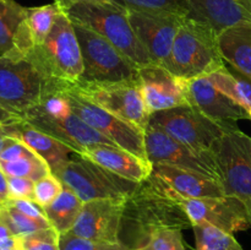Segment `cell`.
Here are the masks:
<instances>
[{"mask_svg": "<svg viewBox=\"0 0 251 250\" xmlns=\"http://www.w3.org/2000/svg\"><path fill=\"white\" fill-rule=\"evenodd\" d=\"M181 232L176 228L158 229L150 235L147 244L153 250H186Z\"/></svg>", "mask_w": 251, "mask_h": 250, "instance_id": "obj_35", "label": "cell"}, {"mask_svg": "<svg viewBox=\"0 0 251 250\" xmlns=\"http://www.w3.org/2000/svg\"><path fill=\"white\" fill-rule=\"evenodd\" d=\"M0 167L7 176H19V178L37 180L51 173L50 167L36 152L22 158L9 162H0Z\"/></svg>", "mask_w": 251, "mask_h": 250, "instance_id": "obj_29", "label": "cell"}, {"mask_svg": "<svg viewBox=\"0 0 251 250\" xmlns=\"http://www.w3.org/2000/svg\"><path fill=\"white\" fill-rule=\"evenodd\" d=\"M70 87L98 107L146 130L151 114L142 100L137 78L118 82L78 81Z\"/></svg>", "mask_w": 251, "mask_h": 250, "instance_id": "obj_10", "label": "cell"}, {"mask_svg": "<svg viewBox=\"0 0 251 250\" xmlns=\"http://www.w3.org/2000/svg\"><path fill=\"white\" fill-rule=\"evenodd\" d=\"M9 199H29L33 200L34 181L27 178L7 176Z\"/></svg>", "mask_w": 251, "mask_h": 250, "instance_id": "obj_37", "label": "cell"}, {"mask_svg": "<svg viewBox=\"0 0 251 250\" xmlns=\"http://www.w3.org/2000/svg\"><path fill=\"white\" fill-rule=\"evenodd\" d=\"M176 194L193 225H210L232 234L251 228L247 208L234 196L188 199Z\"/></svg>", "mask_w": 251, "mask_h": 250, "instance_id": "obj_13", "label": "cell"}, {"mask_svg": "<svg viewBox=\"0 0 251 250\" xmlns=\"http://www.w3.org/2000/svg\"><path fill=\"white\" fill-rule=\"evenodd\" d=\"M127 10L152 12V14L176 15L186 17L189 6L186 0H114Z\"/></svg>", "mask_w": 251, "mask_h": 250, "instance_id": "obj_30", "label": "cell"}, {"mask_svg": "<svg viewBox=\"0 0 251 250\" xmlns=\"http://www.w3.org/2000/svg\"><path fill=\"white\" fill-rule=\"evenodd\" d=\"M218 49L225 63L251 81V28L232 27L217 34Z\"/></svg>", "mask_w": 251, "mask_h": 250, "instance_id": "obj_24", "label": "cell"}, {"mask_svg": "<svg viewBox=\"0 0 251 250\" xmlns=\"http://www.w3.org/2000/svg\"><path fill=\"white\" fill-rule=\"evenodd\" d=\"M80 156L135 183H142L152 173L151 162L145 161L115 145H90L82 150Z\"/></svg>", "mask_w": 251, "mask_h": 250, "instance_id": "obj_20", "label": "cell"}, {"mask_svg": "<svg viewBox=\"0 0 251 250\" xmlns=\"http://www.w3.org/2000/svg\"><path fill=\"white\" fill-rule=\"evenodd\" d=\"M1 202H2V201H1V200H0V203H1Z\"/></svg>", "mask_w": 251, "mask_h": 250, "instance_id": "obj_45", "label": "cell"}, {"mask_svg": "<svg viewBox=\"0 0 251 250\" xmlns=\"http://www.w3.org/2000/svg\"><path fill=\"white\" fill-rule=\"evenodd\" d=\"M211 154L226 195L242 201L251 225V137L240 129L227 132L215 142Z\"/></svg>", "mask_w": 251, "mask_h": 250, "instance_id": "obj_6", "label": "cell"}, {"mask_svg": "<svg viewBox=\"0 0 251 250\" xmlns=\"http://www.w3.org/2000/svg\"><path fill=\"white\" fill-rule=\"evenodd\" d=\"M150 124L156 125L199 153H210L218 139L239 129L237 124L226 125L215 122L193 105H180L153 113L150 118Z\"/></svg>", "mask_w": 251, "mask_h": 250, "instance_id": "obj_7", "label": "cell"}, {"mask_svg": "<svg viewBox=\"0 0 251 250\" xmlns=\"http://www.w3.org/2000/svg\"><path fill=\"white\" fill-rule=\"evenodd\" d=\"M126 12L132 31L147 50L152 63L166 68L183 17L135 10Z\"/></svg>", "mask_w": 251, "mask_h": 250, "instance_id": "obj_16", "label": "cell"}, {"mask_svg": "<svg viewBox=\"0 0 251 250\" xmlns=\"http://www.w3.org/2000/svg\"><path fill=\"white\" fill-rule=\"evenodd\" d=\"M223 65L216 32L203 22L183 17L166 68L179 77L191 80L207 76Z\"/></svg>", "mask_w": 251, "mask_h": 250, "instance_id": "obj_3", "label": "cell"}, {"mask_svg": "<svg viewBox=\"0 0 251 250\" xmlns=\"http://www.w3.org/2000/svg\"><path fill=\"white\" fill-rule=\"evenodd\" d=\"M249 114H250V120H251V110L249 112Z\"/></svg>", "mask_w": 251, "mask_h": 250, "instance_id": "obj_44", "label": "cell"}, {"mask_svg": "<svg viewBox=\"0 0 251 250\" xmlns=\"http://www.w3.org/2000/svg\"><path fill=\"white\" fill-rule=\"evenodd\" d=\"M0 250H20L17 248H6V249H0Z\"/></svg>", "mask_w": 251, "mask_h": 250, "instance_id": "obj_43", "label": "cell"}, {"mask_svg": "<svg viewBox=\"0 0 251 250\" xmlns=\"http://www.w3.org/2000/svg\"><path fill=\"white\" fill-rule=\"evenodd\" d=\"M7 136L20 140L31 150H33L39 157L44 159L51 171L70 158L74 153L66 145L61 144L46 132L36 129L28 123H17L12 125H1Z\"/></svg>", "mask_w": 251, "mask_h": 250, "instance_id": "obj_23", "label": "cell"}, {"mask_svg": "<svg viewBox=\"0 0 251 250\" xmlns=\"http://www.w3.org/2000/svg\"><path fill=\"white\" fill-rule=\"evenodd\" d=\"M17 238L20 250H60V233L53 227Z\"/></svg>", "mask_w": 251, "mask_h": 250, "instance_id": "obj_32", "label": "cell"}, {"mask_svg": "<svg viewBox=\"0 0 251 250\" xmlns=\"http://www.w3.org/2000/svg\"><path fill=\"white\" fill-rule=\"evenodd\" d=\"M51 173L83 202L100 199H127L140 184L122 178L77 153L71 154Z\"/></svg>", "mask_w": 251, "mask_h": 250, "instance_id": "obj_5", "label": "cell"}, {"mask_svg": "<svg viewBox=\"0 0 251 250\" xmlns=\"http://www.w3.org/2000/svg\"><path fill=\"white\" fill-rule=\"evenodd\" d=\"M126 199H100L83 202L69 233L100 243H119Z\"/></svg>", "mask_w": 251, "mask_h": 250, "instance_id": "obj_14", "label": "cell"}, {"mask_svg": "<svg viewBox=\"0 0 251 250\" xmlns=\"http://www.w3.org/2000/svg\"><path fill=\"white\" fill-rule=\"evenodd\" d=\"M74 26L83 61V74L80 81L118 82L137 78L139 66L108 39L90 28L75 24Z\"/></svg>", "mask_w": 251, "mask_h": 250, "instance_id": "obj_9", "label": "cell"}, {"mask_svg": "<svg viewBox=\"0 0 251 250\" xmlns=\"http://www.w3.org/2000/svg\"><path fill=\"white\" fill-rule=\"evenodd\" d=\"M60 250H131V248L123 242L100 243L65 233L60 234Z\"/></svg>", "mask_w": 251, "mask_h": 250, "instance_id": "obj_33", "label": "cell"}, {"mask_svg": "<svg viewBox=\"0 0 251 250\" xmlns=\"http://www.w3.org/2000/svg\"><path fill=\"white\" fill-rule=\"evenodd\" d=\"M6 248H17L19 249V238L15 237L9 228L0 222V249Z\"/></svg>", "mask_w": 251, "mask_h": 250, "instance_id": "obj_38", "label": "cell"}, {"mask_svg": "<svg viewBox=\"0 0 251 250\" xmlns=\"http://www.w3.org/2000/svg\"><path fill=\"white\" fill-rule=\"evenodd\" d=\"M61 12L63 10L55 2L27 9L26 24L31 33L34 48L43 44Z\"/></svg>", "mask_w": 251, "mask_h": 250, "instance_id": "obj_27", "label": "cell"}, {"mask_svg": "<svg viewBox=\"0 0 251 250\" xmlns=\"http://www.w3.org/2000/svg\"><path fill=\"white\" fill-rule=\"evenodd\" d=\"M68 83L48 74L33 53L0 56V125L22 123L32 109Z\"/></svg>", "mask_w": 251, "mask_h": 250, "instance_id": "obj_1", "label": "cell"}, {"mask_svg": "<svg viewBox=\"0 0 251 250\" xmlns=\"http://www.w3.org/2000/svg\"><path fill=\"white\" fill-rule=\"evenodd\" d=\"M189 104L221 124H237L238 120L250 119L245 108L217 90L206 76L188 80Z\"/></svg>", "mask_w": 251, "mask_h": 250, "instance_id": "obj_18", "label": "cell"}, {"mask_svg": "<svg viewBox=\"0 0 251 250\" xmlns=\"http://www.w3.org/2000/svg\"><path fill=\"white\" fill-rule=\"evenodd\" d=\"M63 189V183L53 173H50L34 183L33 200L42 207H46L60 195Z\"/></svg>", "mask_w": 251, "mask_h": 250, "instance_id": "obj_34", "label": "cell"}, {"mask_svg": "<svg viewBox=\"0 0 251 250\" xmlns=\"http://www.w3.org/2000/svg\"><path fill=\"white\" fill-rule=\"evenodd\" d=\"M5 202L11 206V207L16 208L17 211L22 212L24 215L33 218V220L49 223L43 207L38 205L34 200H29V199H7V200H5Z\"/></svg>", "mask_w": 251, "mask_h": 250, "instance_id": "obj_36", "label": "cell"}, {"mask_svg": "<svg viewBox=\"0 0 251 250\" xmlns=\"http://www.w3.org/2000/svg\"><path fill=\"white\" fill-rule=\"evenodd\" d=\"M82 206L83 201L74 191L64 186L60 195L50 205L43 207V210L51 227L60 234H65L75 225Z\"/></svg>", "mask_w": 251, "mask_h": 250, "instance_id": "obj_25", "label": "cell"}, {"mask_svg": "<svg viewBox=\"0 0 251 250\" xmlns=\"http://www.w3.org/2000/svg\"><path fill=\"white\" fill-rule=\"evenodd\" d=\"M9 199V184H7V175L0 167V200L5 201Z\"/></svg>", "mask_w": 251, "mask_h": 250, "instance_id": "obj_40", "label": "cell"}, {"mask_svg": "<svg viewBox=\"0 0 251 250\" xmlns=\"http://www.w3.org/2000/svg\"><path fill=\"white\" fill-rule=\"evenodd\" d=\"M9 140H10V136H7V134L5 132L4 127L0 125V152H1L2 149L6 146L7 142H9Z\"/></svg>", "mask_w": 251, "mask_h": 250, "instance_id": "obj_41", "label": "cell"}, {"mask_svg": "<svg viewBox=\"0 0 251 250\" xmlns=\"http://www.w3.org/2000/svg\"><path fill=\"white\" fill-rule=\"evenodd\" d=\"M122 5L76 4L65 12L71 22L97 32L119 49L139 68L152 64L149 53L137 39Z\"/></svg>", "mask_w": 251, "mask_h": 250, "instance_id": "obj_4", "label": "cell"}, {"mask_svg": "<svg viewBox=\"0 0 251 250\" xmlns=\"http://www.w3.org/2000/svg\"><path fill=\"white\" fill-rule=\"evenodd\" d=\"M145 145L147 159L151 164L178 167L181 169L199 172L220 180V173L211 152L199 153L150 123L145 130Z\"/></svg>", "mask_w": 251, "mask_h": 250, "instance_id": "obj_12", "label": "cell"}, {"mask_svg": "<svg viewBox=\"0 0 251 250\" xmlns=\"http://www.w3.org/2000/svg\"><path fill=\"white\" fill-rule=\"evenodd\" d=\"M49 75L60 82L75 85L83 74L80 42L75 26L65 12L56 19L50 33L43 44L32 50Z\"/></svg>", "mask_w": 251, "mask_h": 250, "instance_id": "obj_8", "label": "cell"}, {"mask_svg": "<svg viewBox=\"0 0 251 250\" xmlns=\"http://www.w3.org/2000/svg\"><path fill=\"white\" fill-rule=\"evenodd\" d=\"M56 5L60 7L63 11H66L69 7L74 6L76 4H110L119 5L114 0H54Z\"/></svg>", "mask_w": 251, "mask_h": 250, "instance_id": "obj_39", "label": "cell"}, {"mask_svg": "<svg viewBox=\"0 0 251 250\" xmlns=\"http://www.w3.org/2000/svg\"><path fill=\"white\" fill-rule=\"evenodd\" d=\"M25 123H28L36 129L46 132L49 136L60 141L61 144L66 145L74 153L77 154H81L82 150L90 145H115L102 134L92 129L90 125L86 124L81 118L74 114V112L66 117L60 118L47 117L41 113L29 112L25 119Z\"/></svg>", "mask_w": 251, "mask_h": 250, "instance_id": "obj_17", "label": "cell"}, {"mask_svg": "<svg viewBox=\"0 0 251 250\" xmlns=\"http://www.w3.org/2000/svg\"><path fill=\"white\" fill-rule=\"evenodd\" d=\"M152 174L168 184L183 198H217L226 195L221 180L199 172L167 164H152Z\"/></svg>", "mask_w": 251, "mask_h": 250, "instance_id": "obj_21", "label": "cell"}, {"mask_svg": "<svg viewBox=\"0 0 251 250\" xmlns=\"http://www.w3.org/2000/svg\"><path fill=\"white\" fill-rule=\"evenodd\" d=\"M0 222L4 223L15 237H22V235L31 234L37 230L51 227L49 223L41 222V221L33 220L24 215L16 208L7 205L5 201L0 203Z\"/></svg>", "mask_w": 251, "mask_h": 250, "instance_id": "obj_31", "label": "cell"}, {"mask_svg": "<svg viewBox=\"0 0 251 250\" xmlns=\"http://www.w3.org/2000/svg\"><path fill=\"white\" fill-rule=\"evenodd\" d=\"M189 17L210 26L216 34L232 27L251 28V0H186Z\"/></svg>", "mask_w": 251, "mask_h": 250, "instance_id": "obj_19", "label": "cell"}, {"mask_svg": "<svg viewBox=\"0 0 251 250\" xmlns=\"http://www.w3.org/2000/svg\"><path fill=\"white\" fill-rule=\"evenodd\" d=\"M196 250H244L232 233L210 225H193Z\"/></svg>", "mask_w": 251, "mask_h": 250, "instance_id": "obj_28", "label": "cell"}, {"mask_svg": "<svg viewBox=\"0 0 251 250\" xmlns=\"http://www.w3.org/2000/svg\"><path fill=\"white\" fill-rule=\"evenodd\" d=\"M206 77L220 92L229 97L239 105L251 110V81L233 75L225 65L216 69Z\"/></svg>", "mask_w": 251, "mask_h": 250, "instance_id": "obj_26", "label": "cell"}, {"mask_svg": "<svg viewBox=\"0 0 251 250\" xmlns=\"http://www.w3.org/2000/svg\"><path fill=\"white\" fill-rule=\"evenodd\" d=\"M131 250H153L152 249L151 247H150L149 244H146V245H141V247H137V248H132Z\"/></svg>", "mask_w": 251, "mask_h": 250, "instance_id": "obj_42", "label": "cell"}, {"mask_svg": "<svg viewBox=\"0 0 251 250\" xmlns=\"http://www.w3.org/2000/svg\"><path fill=\"white\" fill-rule=\"evenodd\" d=\"M163 228L184 230L193 225L176 191L151 173L126 199L120 239L126 235L134 248L141 247L152 233Z\"/></svg>", "mask_w": 251, "mask_h": 250, "instance_id": "obj_2", "label": "cell"}, {"mask_svg": "<svg viewBox=\"0 0 251 250\" xmlns=\"http://www.w3.org/2000/svg\"><path fill=\"white\" fill-rule=\"evenodd\" d=\"M65 92L74 114L81 118L86 124L110 140L118 147L131 152L145 161H149L144 130L90 102L76 93L70 85H66Z\"/></svg>", "mask_w": 251, "mask_h": 250, "instance_id": "obj_11", "label": "cell"}, {"mask_svg": "<svg viewBox=\"0 0 251 250\" xmlns=\"http://www.w3.org/2000/svg\"><path fill=\"white\" fill-rule=\"evenodd\" d=\"M142 100L150 114L190 105L188 100V80L174 75L164 66L149 64L137 71Z\"/></svg>", "mask_w": 251, "mask_h": 250, "instance_id": "obj_15", "label": "cell"}, {"mask_svg": "<svg viewBox=\"0 0 251 250\" xmlns=\"http://www.w3.org/2000/svg\"><path fill=\"white\" fill-rule=\"evenodd\" d=\"M27 9L15 0H0V56L28 54L34 49L26 24Z\"/></svg>", "mask_w": 251, "mask_h": 250, "instance_id": "obj_22", "label": "cell"}]
</instances>
